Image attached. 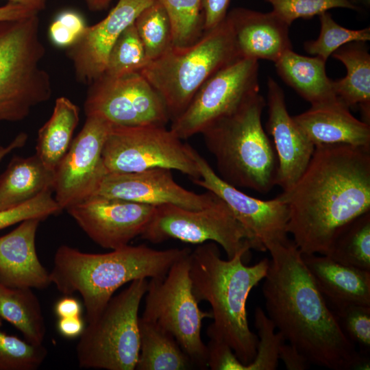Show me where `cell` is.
Returning a JSON list of instances; mask_svg holds the SVG:
<instances>
[{
  "label": "cell",
  "instance_id": "6da1fadb",
  "mask_svg": "<svg viewBox=\"0 0 370 370\" xmlns=\"http://www.w3.org/2000/svg\"><path fill=\"white\" fill-rule=\"evenodd\" d=\"M271 259L262 294L267 315L310 364L332 370L369 367L348 339L294 242L267 246Z\"/></svg>",
  "mask_w": 370,
  "mask_h": 370
},
{
  "label": "cell",
  "instance_id": "7a4b0ae2",
  "mask_svg": "<svg viewBox=\"0 0 370 370\" xmlns=\"http://www.w3.org/2000/svg\"><path fill=\"white\" fill-rule=\"evenodd\" d=\"M280 196L301 253L325 255L342 226L370 211V149L316 145L303 174Z\"/></svg>",
  "mask_w": 370,
  "mask_h": 370
},
{
  "label": "cell",
  "instance_id": "3957f363",
  "mask_svg": "<svg viewBox=\"0 0 370 370\" xmlns=\"http://www.w3.org/2000/svg\"><path fill=\"white\" fill-rule=\"evenodd\" d=\"M249 259L239 253L223 260L214 242L199 244L189 254L193 293L198 303L206 301L211 306L213 321L207 335L230 346L245 367L255 358L258 343L249 326L247 301L269 267L267 258L247 266Z\"/></svg>",
  "mask_w": 370,
  "mask_h": 370
},
{
  "label": "cell",
  "instance_id": "277c9868",
  "mask_svg": "<svg viewBox=\"0 0 370 370\" xmlns=\"http://www.w3.org/2000/svg\"><path fill=\"white\" fill-rule=\"evenodd\" d=\"M190 251L188 247L157 250L128 245L106 254H91L62 245L54 256L51 282L65 295H81L90 322L121 286L138 279L164 277Z\"/></svg>",
  "mask_w": 370,
  "mask_h": 370
},
{
  "label": "cell",
  "instance_id": "5b68a950",
  "mask_svg": "<svg viewBox=\"0 0 370 370\" xmlns=\"http://www.w3.org/2000/svg\"><path fill=\"white\" fill-rule=\"evenodd\" d=\"M266 101L255 94L201 134L227 184L265 194L276 185L278 159L261 121Z\"/></svg>",
  "mask_w": 370,
  "mask_h": 370
},
{
  "label": "cell",
  "instance_id": "8992f818",
  "mask_svg": "<svg viewBox=\"0 0 370 370\" xmlns=\"http://www.w3.org/2000/svg\"><path fill=\"white\" fill-rule=\"evenodd\" d=\"M239 58L231 25L225 17L204 32L193 45L184 49L172 47L139 73L160 95L172 121L186 109L207 79Z\"/></svg>",
  "mask_w": 370,
  "mask_h": 370
},
{
  "label": "cell",
  "instance_id": "52a82bcc",
  "mask_svg": "<svg viewBox=\"0 0 370 370\" xmlns=\"http://www.w3.org/2000/svg\"><path fill=\"white\" fill-rule=\"evenodd\" d=\"M39 23L38 13L0 22V121H22L51 97Z\"/></svg>",
  "mask_w": 370,
  "mask_h": 370
},
{
  "label": "cell",
  "instance_id": "ba28073f",
  "mask_svg": "<svg viewBox=\"0 0 370 370\" xmlns=\"http://www.w3.org/2000/svg\"><path fill=\"white\" fill-rule=\"evenodd\" d=\"M147 287V279L131 282L88 322L76 347L81 368L135 369L140 348L138 310Z\"/></svg>",
  "mask_w": 370,
  "mask_h": 370
},
{
  "label": "cell",
  "instance_id": "9c48e42d",
  "mask_svg": "<svg viewBox=\"0 0 370 370\" xmlns=\"http://www.w3.org/2000/svg\"><path fill=\"white\" fill-rule=\"evenodd\" d=\"M189 254L175 262L164 277L150 278L141 317L170 332L193 365L206 369L208 348L201 330L203 320L212 314L199 308L193 293Z\"/></svg>",
  "mask_w": 370,
  "mask_h": 370
},
{
  "label": "cell",
  "instance_id": "30bf717a",
  "mask_svg": "<svg viewBox=\"0 0 370 370\" xmlns=\"http://www.w3.org/2000/svg\"><path fill=\"white\" fill-rule=\"evenodd\" d=\"M152 243L170 239L192 244L214 242L227 258L241 253L250 258L258 251L253 238L219 197L208 206L190 210L171 204L156 206L150 221L140 236Z\"/></svg>",
  "mask_w": 370,
  "mask_h": 370
},
{
  "label": "cell",
  "instance_id": "8fae6325",
  "mask_svg": "<svg viewBox=\"0 0 370 370\" xmlns=\"http://www.w3.org/2000/svg\"><path fill=\"white\" fill-rule=\"evenodd\" d=\"M165 125H112L102 151L107 173L138 172L153 168L177 170L200 178L193 148Z\"/></svg>",
  "mask_w": 370,
  "mask_h": 370
},
{
  "label": "cell",
  "instance_id": "7c38bea8",
  "mask_svg": "<svg viewBox=\"0 0 370 370\" xmlns=\"http://www.w3.org/2000/svg\"><path fill=\"white\" fill-rule=\"evenodd\" d=\"M258 60L239 58L212 75L199 88L170 129L182 140L201 134L259 92Z\"/></svg>",
  "mask_w": 370,
  "mask_h": 370
},
{
  "label": "cell",
  "instance_id": "4fadbf2b",
  "mask_svg": "<svg viewBox=\"0 0 370 370\" xmlns=\"http://www.w3.org/2000/svg\"><path fill=\"white\" fill-rule=\"evenodd\" d=\"M89 85L84 103L86 116L127 127L166 126L170 121L160 95L139 72L120 77L103 74Z\"/></svg>",
  "mask_w": 370,
  "mask_h": 370
},
{
  "label": "cell",
  "instance_id": "5bb4252c",
  "mask_svg": "<svg viewBox=\"0 0 370 370\" xmlns=\"http://www.w3.org/2000/svg\"><path fill=\"white\" fill-rule=\"evenodd\" d=\"M112 124L97 116L84 124L55 170L53 192L62 210L95 195L107 173L102 151Z\"/></svg>",
  "mask_w": 370,
  "mask_h": 370
},
{
  "label": "cell",
  "instance_id": "9a60e30c",
  "mask_svg": "<svg viewBox=\"0 0 370 370\" xmlns=\"http://www.w3.org/2000/svg\"><path fill=\"white\" fill-rule=\"evenodd\" d=\"M193 153L200 173V178L193 182L216 195L228 206L251 235L258 251H267L270 244L289 241L288 209L280 195L271 200L248 195L224 182L194 148Z\"/></svg>",
  "mask_w": 370,
  "mask_h": 370
},
{
  "label": "cell",
  "instance_id": "2e32d148",
  "mask_svg": "<svg viewBox=\"0 0 370 370\" xmlns=\"http://www.w3.org/2000/svg\"><path fill=\"white\" fill-rule=\"evenodd\" d=\"M156 206L95 195L67 208L68 214L95 243L116 249L140 236Z\"/></svg>",
  "mask_w": 370,
  "mask_h": 370
},
{
  "label": "cell",
  "instance_id": "e0dca14e",
  "mask_svg": "<svg viewBox=\"0 0 370 370\" xmlns=\"http://www.w3.org/2000/svg\"><path fill=\"white\" fill-rule=\"evenodd\" d=\"M96 195L154 206L171 204L190 210L203 209L217 198L208 190L198 194L184 188L175 181L171 170L165 168L107 173Z\"/></svg>",
  "mask_w": 370,
  "mask_h": 370
},
{
  "label": "cell",
  "instance_id": "ac0fdd59",
  "mask_svg": "<svg viewBox=\"0 0 370 370\" xmlns=\"http://www.w3.org/2000/svg\"><path fill=\"white\" fill-rule=\"evenodd\" d=\"M155 0H119L108 14L86 27L66 51L76 79L90 84L103 74L109 53L121 34Z\"/></svg>",
  "mask_w": 370,
  "mask_h": 370
},
{
  "label": "cell",
  "instance_id": "d6986e66",
  "mask_svg": "<svg viewBox=\"0 0 370 370\" xmlns=\"http://www.w3.org/2000/svg\"><path fill=\"white\" fill-rule=\"evenodd\" d=\"M267 132L273 139L278 159L276 185L290 190L306 170L314 150L287 110L283 90L271 77L267 80Z\"/></svg>",
  "mask_w": 370,
  "mask_h": 370
},
{
  "label": "cell",
  "instance_id": "ffe728a7",
  "mask_svg": "<svg viewBox=\"0 0 370 370\" xmlns=\"http://www.w3.org/2000/svg\"><path fill=\"white\" fill-rule=\"evenodd\" d=\"M241 58L274 63L292 49L289 26L272 10L261 12L235 8L226 15Z\"/></svg>",
  "mask_w": 370,
  "mask_h": 370
},
{
  "label": "cell",
  "instance_id": "44dd1931",
  "mask_svg": "<svg viewBox=\"0 0 370 370\" xmlns=\"http://www.w3.org/2000/svg\"><path fill=\"white\" fill-rule=\"evenodd\" d=\"M41 221L25 220L0 237V283L38 289L51 284L50 273L40 262L36 249V235Z\"/></svg>",
  "mask_w": 370,
  "mask_h": 370
},
{
  "label": "cell",
  "instance_id": "7402d4cb",
  "mask_svg": "<svg viewBox=\"0 0 370 370\" xmlns=\"http://www.w3.org/2000/svg\"><path fill=\"white\" fill-rule=\"evenodd\" d=\"M316 145H347L370 149V125L356 119L338 97L293 116Z\"/></svg>",
  "mask_w": 370,
  "mask_h": 370
},
{
  "label": "cell",
  "instance_id": "603a6c76",
  "mask_svg": "<svg viewBox=\"0 0 370 370\" xmlns=\"http://www.w3.org/2000/svg\"><path fill=\"white\" fill-rule=\"evenodd\" d=\"M301 254L333 310L349 305L370 306V271L338 263L324 255Z\"/></svg>",
  "mask_w": 370,
  "mask_h": 370
},
{
  "label": "cell",
  "instance_id": "cb8c5ba5",
  "mask_svg": "<svg viewBox=\"0 0 370 370\" xmlns=\"http://www.w3.org/2000/svg\"><path fill=\"white\" fill-rule=\"evenodd\" d=\"M55 171L36 154L15 156L0 175V210L21 205L47 190H53Z\"/></svg>",
  "mask_w": 370,
  "mask_h": 370
},
{
  "label": "cell",
  "instance_id": "d4e9b609",
  "mask_svg": "<svg viewBox=\"0 0 370 370\" xmlns=\"http://www.w3.org/2000/svg\"><path fill=\"white\" fill-rule=\"evenodd\" d=\"M325 62L319 57L299 55L291 49L275 62V66L284 82L315 105L337 97L332 80L326 75Z\"/></svg>",
  "mask_w": 370,
  "mask_h": 370
},
{
  "label": "cell",
  "instance_id": "484cf974",
  "mask_svg": "<svg viewBox=\"0 0 370 370\" xmlns=\"http://www.w3.org/2000/svg\"><path fill=\"white\" fill-rule=\"evenodd\" d=\"M332 56L346 68V75L332 80L336 95L347 106L358 105L362 121L370 119V54L365 42H352L337 50Z\"/></svg>",
  "mask_w": 370,
  "mask_h": 370
},
{
  "label": "cell",
  "instance_id": "4316f807",
  "mask_svg": "<svg viewBox=\"0 0 370 370\" xmlns=\"http://www.w3.org/2000/svg\"><path fill=\"white\" fill-rule=\"evenodd\" d=\"M79 121L78 106L66 97L56 99L49 119L38 132L36 153L54 171L67 152Z\"/></svg>",
  "mask_w": 370,
  "mask_h": 370
},
{
  "label": "cell",
  "instance_id": "83f0119b",
  "mask_svg": "<svg viewBox=\"0 0 370 370\" xmlns=\"http://www.w3.org/2000/svg\"><path fill=\"white\" fill-rule=\"evenodd\" d=\"M140 348L137 370H184L193 367L174 336L158 325L138 319Z\"/></svg>",
  "mask_w": 370,
  "mask_h": 370
},
{
  "label": "cell",
  "instance_id": "f1b7e54d",
  "mask_svg": "<svg viewBox=\"0 0 370 370\" xmlns=\"http://www.w3.org/2000/svg\"><path fill=\"white\" fill-rule=\"evenodd\" d=\"M0 318L18 330L28 343L42 345L45 323L39 300L32 288L0 283Z\"/></svg>",
  "mask_w": 370,
  "mask_h": 370
},
{
  "label": "cell",
  "instance_id": "f546056e",
  "mask_svg": "<svg viewBox=\"0 0 370 370\" xmlns=\"http://www.w3.org/2000/svg\"><path fill=\"white\" fill-rule=\"evenodd\" d=\"M324 256L338 263L370 271V211L342 226Z\"/></svg>",
  "mask_w": 370,
  "mask_h": 370
},
{
  "label": "cell",
  "instance_id": "4dcf8cb0",
  "mask_svg": "<svg viewBox=\"0 0 370 370\" xmlns=\"http://www.w3.org/2000/svg\"><path fill=\"white\" fill-rule=\"evenodd\" d=\"M147 58L153 61L172 47V29L169 15L158 0L144 9L134 22Z\"/></svg>",
  "mask_w": 370,
  "mask_h": 370
},
{
  "label": "cell",
  "instance_id": "1f68e13d",
  "mask_svg": "<svg viewBox=\"0 0 370 370\" xmlns=\"http://www.w3.org/2000/svg\"><path fill=\"white\" fill-rule=\"evenodd\" d=\"M166 10L171 24L172 45L184 49L204 34L202 0H158Z\"/></svg>",
  "mask_w": 370,
  "mask_h": 370
},
{
  "label": "cell",
  "instance_id": "d6a6232c",
  "mask_svg": "<svg viewBox=\"0 0 370 370\" xmlns=\"http://www.w3.org/2000/svg\"><path fill=\"white\" fill-rule=\"evenodd\" d=\"M149 61L133 23L121 34L112 46L103 74L120 77L139 72Z\"/></svg>",
  "mask_w": 370,
  "mask_h": 370
},
{
  "label": "cell",
  "instance_id": "836d02e7",
  "mask_svg": "<svg viewBox=\"0 0 370 370\" xmlns=\"http://www.w3.org/2000/svg\"><path fill=\"white\" fill-rule=\"evenodd\" d=\"M321 31L316 40L306 41L305 50L319 57L325 62L341 47L352 42H367L370 40L369 27L361 29H350L338 24L328 12L319 16Z\"/></svg>",
  "mask_w": 370,
  "mask_h": 370
},
{
  "label": "cell",
  "instance_id": "e575fe53",
  "mask_svg": "<svg viewBox=\"0 0 370 370\" xmlns=\"http://www.w3.org/2000/svg\"><path fill=\"white\" fill-rule=\"evenodd\" d=\"M0 370H36L45 360L47 351L42 345H34L9 335L1 329Z\"/></svg>",
  "mask_w": 370,
  "mask_h": 370
},
{
  "label": "cell",
  "instance_id": "d590c367",
  "mask_svg": "<svg viewBox=\"0 0 370 370\" xmlns=\"http://www.w3.org/2000/svg\"><path fill=\"white\" fill-rule=\"evenodd\" d=\"M255 326L258 337L256 354L246 370H275L280 360V346L284 340L278 332H275L273 323L260 307L255 310Z\"/></svg>",
  "mask_w": 370,
  "mask_h": 370
},
{
  "label": "cell",
  "instance_id": "8d00e7d4",
  "mask_svg": "<svg viewBox=\"0 0 370 370\" xmlns=\"http://www.w3.org/2000/svg\"><path fill=\"white\" fill-rule=\"evenodd\" d=\"M272 11L288 25L298 18H309L336 8L358 11L355 0H267Z\"/></svg>",
  "mask_w": 370,
  "mask_h": 370
},
{
  "label": "cell",
  "instance_id": "74e56055",
  "mask_svg": "<svg viewBox=\"0 0 370 370\" xmlns=\"http://www.w3.org/2000/svg\"><path fill=\"white\" fill-rule=\"evenodd\" d=\"M348 339L359 348V353L370 352V306L349 305L333 310Z\"/></svg>",
  "mask_w": 370,
  "mask_h": 370
},
{
  "label": "cell",
  "instance_id": "f35d334b",
  "mask_svg": "<svg viewBox=\"0 0 370 370\" xmlns=\"http://www.w3.org/2000/svg\"><path fill=\"white\" fill-rule=\"evenodd\" d=\"M51 193L47 190L16 207L0 210V230L29 219L42 220L60 212L62 210Z\"/></svg>",
  "mask_w": 370,
  "mask_h": 370
},
{
  "label": "cell",
  "instance_id": "ab89813d",
  "mask_svg": "<svg viewBox=\"0 0 370 370\" xmlns=\"http://www.w3.org/2000/svg\"><path fill=\"white\" fill-rule=\"evenodd\" d=\"M87 27L84 18L79 13L64 11L50 24L49 36L56 46L69 48L82 37Z\"/></svg>",
  "mask_w": 370,
  "mask_h": 370
},
{
  "label": "cell",
  "instance_id": "60d3db41",
  "mask_svg": "<svg viewBox=\"0 0 370 370\" xmlns=\"http://www.w3.org/2000/svg\"><path fill=\"white\" fill-rule=\"evenodd\" d=\"M208 348V367L212 370H245L233 350L226 343L210 339Z\"/></svg>",
  "mask_w": 370,
  "mask_h": 370
},
{
  "label": "cell",
  "instance_id": "b9f144b4",
  "mask_svg": "<svg viewBox=\"0 0 370 370\" xmlns=\"http://www.w3.org/2000/svg\"><path fill=\"white\" fill-rule=\"evenodd\" d=\"M230 1V0H202L204 32L214 28L225 19Z\"/></svg>",
  "mask_w": 370,
  "mask_h": 370
},
{
  "label": "cell",
  "instance_id": "7bdbcfd3",
  "mask_svg": "<svg viewBox=\"0 0 370 370\" xmlns=\"http://www.w3.org/2000/svg\"><path fill=\"white\" fill-rule=\"evenodd\" d=\"M279 359L288 370H305L310 364L292 345L284 341L279 349Z\"/></svg>",
  "mask_w": 370,
  "mask_h": 370
},
{
  "label": "cell",
  "instance_id": "ee69618b",
  "mask_svg": "<svg viewBox=\"0 0 370 370\" xmlns=\"http://www.w3.org/2000/svg\"><path fill=\"white\" fill-rule=\"evenodd\" d=\"M39 12L20 3L8 2L0 6V22L22 18Z\"/></svg>",
  "mask_w": 370,
  "mask_h": 370
},
{
  "label": "cell",
  "instance_id": "f6af8a7d",
  "mask_svg": "<svg viewBox=\"0 0 370 370\" xmlns=\"http://www.w3.org/2000/svg\"><path fill=\"white\" fill-rule=\"evenodd\" d=\"M82 310L80 302L69 295L58 300L55 306V312L59 318L81 317Z\"/></svg>",
  "mask_w": 370,
  "mask_h": 370
},
{
  "label": "cell",
  "instance_id": "bcb514c9",
  "mask_svg": "<svg viewBox=\"0 0 370 370\" xmlns=\"http://www.w3.org/2000/svg\"><path fill=\"white\" fill-rule=\"evenodd\" d=\"M84 323L81 317L59 318L58 332L64 337L75 338L82 333Z\"/></svg>",
  "mask_w": 370,
  "mask_h": 370
},
{
  "label": "cell",
  "instance_id": "7dc6e473",
  "mask_svg": "<svg viewBox=\"0 0 370 370\" xmlns=\"http://www.w3.org/2000/svg\"><path fill=\"white\" fill-rule=\"evenodd\" d=\"M27 134L21 132L6 146H0V162L12 151L23 147L27 140Z\"/></svg>",
  "mask_w": 370,
  "mask_h": 370
},
{
  "label": "cell",
  "instance_id": "c3c4849f",
  "mask_svg": "<svg viewBox=\"0 0 370 370\" xmlns=\"http://www.w3.org/2000/svg\"><path fill=\"white\" fill-rule=\"evenodd\" d=\"M8 2L20 3L38 12L45 8L47 0H6Z\"/></svg>",
  "mask_w": 370,
  "mask_h": 370
},
{
  "label": "cell",
  "instance_id": "681fc988",
  "mask_svg": "<svg viewBox=\"0 0 370 370\" xmlns=\"http://www.w3.org/2000/svg\"><path fill=\"white\" fill-rule=\"evenodd\" d=\"M88 9L92 11H100L108 7L112 0H84Z\"/></svg>",
  "mask_w": 370,
  "mask_h": 370
},
{
  "label": "cell",
  "instance_id": "f907efd6",
  "mask_svg": "<svg viewBox=\"0 0 370 370\" xmlns=\"http://www.w3.org/2000/svg\"><path fill=\"white\" fill-rule=\"evenodd\" d=\"M355 1L359 6V4H362L365 6H369L370 3V0H355Z\"/></svg>",
  "mask_w": 370,
  "mask_h": 370
}]
</instances>
